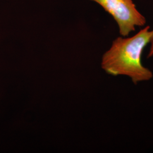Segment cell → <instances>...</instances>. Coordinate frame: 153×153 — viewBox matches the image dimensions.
<instances>
[{
    "label": "cell",
    "mask_w": 153,
    "mask_h": 153,
    "mask_svg": "<svg viewBox=\"0 0 153 153\" xmlns=\"http://www.w3.org/2000/svg\"><path fill=\"white\" fill-rule=\"evenodd\" d=\"M152 31L150 26L131 38L119 37L103 56L102 68L109 74L129 76L134 84L150 80L153 73L142 65L143 51L150 43Z\"/></svg>",
    "instance_id": "1"
},
{
    "label": "cell",
    "mask_w": 153,
    "mask_h": 153,
    "mask_svg": "<svg viewBox=\"0 0 153 153\" xmlns=\"http://www.w3.org/2000/svg\"><path fill=\"white\" fill-rule=\"evenodd\" d=\"M90 1L98 4L114 18L123 37L128 36L136 27H142L146 23L145 17L137 10L133 0Z\"/></svg>",
    "instance_id": "2"
},
{
    "label": "cell",
    "mask_w": 153,
    "mask_h": 153,
    "mask_svg": "<svg viewBox=\"0 0 153 153\" xmlns=\"http://www.w3.org/2000/svg\"><path fill=\"white\" fill-rule=\"evenodd\" d=\"M150 48L149 50V52L148 53V58L153 56V30L152 31V37L150 39Z\"/></svg>",
    "instance_id": "3"
}]
</instances>
